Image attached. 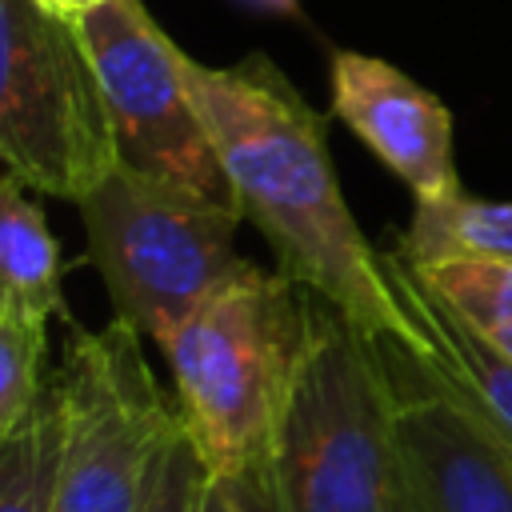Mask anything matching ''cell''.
<instances>
[{
	"label": "cell",
	"mask_w": 512,
	"mask_h": 512,
	"mask_svg": "<svg viewBox=\"0 0 512 512\" xmlns=\"http://www.w3.org/2000/svg\"><path fill=\"white\" fill-rule=\"evenodd\" d=\"M28 192L20 176H0V308L48 320L64 312L60 244Z\"/></svg>",
	"instance_id": "11"
},
{
	"label": "cell",
	"mask_w": 512,
	"mask_h": 512,
	"mask_svg": "<svg viewBox=\"0 0 512 512\" xmlns=\"http://www.w3.org/2000/svg\"><path fill=\"white\" fill-rule=\"evenodd\" d=\"M116 160L72 16L44 0H0V168L32 192L80 204Z\"/></svg>",
	"instance_id": "6"
},
{
	"label": "cell",
	"mask_w": 512,
	"mask_h": 512,
	"mask_svg": "<svg viewBox=\"0 0 512 512\" xmlns=\"http://www.w3.org/2000/svg\"><path fill=\"white\" fill-rule=\"evenodd\" d=\"M204 476H208V468H204L200 452L192 448V440L184 432V420H180V432H176V440L164 456V472L156 480L148 512H200Z\"/></svg>",
	"instance_id": "16"
},
{
	"label": "cell",
	"mask_w": 512,
	"mask_h": 512,
	"mask_svg": "<svg viewBox=\"0 0 512 512\" xmlns=\"http://www.w3.org/2000/svg\"><path fill=\"white\" fill-rule=\"evenodd\" d=\"M388 264L408 312L424 332L420 360L428 364V372L512 448V360L484 336H476L460 316H452L396 252H388Z\"/></svg>",
	"instance_id": "10"
},
{
	"label": "cell",
	"mask_w": 512,
	"mask_h": 512,
	"mask_svg": "<svg viewBox=\"0 0 512 512\" xmlns=\"http://www.w3.org/2000/svg\"><path fill=\"white\" fill-rule=\"evenodd\" d=\"M408 268L452 316H460L476 336H484L512 360V264L440 260Z\"/></svg>",
	"instance_id": "14"
},
{
	"label": "cell",
	"mask_w": 512,
	"mask_h": 512,
	"mask_svg": "<svg viewBox=\"0 0 512 512\" xmlns=\"http://www.w3.org/2000/svg\"><path fill=\"white\" fill-rule=\"evenodd\" d=\"M76 208L88 264L100 272L116 316L156 344L252 268V260L236 252L240 204L124 160H116Z\"/></svg>",
	"instance_id": "4"
},
{
	"label": "cell",
	"mask_w": 512,
	"mask_h": 512,
	"mask_svg": "<svg viewBox=\"0 0 512 512\" xmlns=\"http://www.w3.org/2000/svg\"><path fill=\"white\" fill-rule=\"evenodd\" d=\"M304 328L308 292L252 264L160 344L184 432L212 476L272 460Z\"/></svg>",
	"instance_id": "3"
},
{
	"label": "cell",
	"mask_w": 512,
	"mask_h": 512,
	"mask_svg": "<svg viewBox=\"0 0 512 512\" xmlns=\"http://www.w3.org/2000/svg\"><path fill=\"white\" fill-rule=\"evenodd\" d=\"M60 400V464L52 512H148L180 408L160 392L140 332L120 316L76 328L52 380Z\"/></svg>",
	"instance_id": "5"
},
{
	"label": "cell",
	"mask_w": 512,
	"mask_h": 512,
	"mask_svg": "<svg viewBox=\"0 0 512 512\" xmlns=\"http://www.w3.org/2000/svg\"><path fill=\"white\" fill-rule=\"evenodd\" d=\"M376 344L396 388L404 512H512V448L412 348Z\"/></svg>",
	"instance_id": "8"
},
{
	"label": "cell",
	"mask_w": 512,
	"mask_h": 512,
	"mask_svg": "<svg viewBox=\"0 0 512 512\" xmlns=\"http://www.w3.org/2000/svg\"><path fill=\"white\" fill-rule=\"evenodd\" d=\"M268 472L280 512H404L396 388L380 344L312 292Z\"/></svg>",
	"instance_id": "2"
},
{
	"label": "cell",
	"mask_w": 512,
	"mask_h": 512,
	"mask_svg": "<svg viewBox=\"0 0 512 512\" xmlns=\"http://www.w3.org/2000/svg\"><path fill=\"white\" fill-rule=\"evenodd\" d=\"M332 112L408 184L416 204L464 192L448 108L396 64L352 48L332 52Z\"/></svg>",
	"instance_id": "9"
},
{
	"label": "cell",
	"mask_w": 512,
	"mask_h": 512,
	"mask_svg": "<svg viewBox=\"0 0 512 512\" xmlns=\"http://www.w3.org/2000/svg\"><path fill=\"white\" fill-rule=\"evenodd\" d=\"M44 324L16 308H0V432L20 424L44 396Z\"/></svg>",
	"instance_id": "15"
},
{
	"label": "cell",
	"mask_w": 512,
	"mask_h": 512,
	"mask_svg": "<svg viewBox=\"0 0 512 512\" xmlns=\"http://www.w3.org/2000/svg\"><path fill=\"white\" fill-rule=\"evenodd\" d=\"M188 88L244 220L276 256V272L372 340H396L420 356L424 332L396 288L388 252L368 244L344 204L324 116L260 52L228 68L188 60Z\"/></svg>",
	"instance_id": "1"
},
{
	"label": "cell",
	"mask_w": 512,
	"mask_h": 512,
	"mask_svg": "<svg viewBox=\"0 0 512 512\" xmlns=\"http://www.w3.org/2000/svg\"><path fill=\"white\" fill-rule=\"evenodd\" d=\"M408 264L488 260L512 264V200H476L468 192L416 204L412 224L392 248Z\"/></svg>",
	"instance_id": "12"
},
{
	"label": "cell",
	"mask_w": 512,
	"mask_h": 512,
	"mask_svg": "<svg viewBox=\"0 0 512 512\" xmlns=\"http://www.w3.org/2000/svg\"><path fill=\"white\" fill-rule=\"evenodd\" d=\"M48 8H56L60 16H80V12H88V8H96V4H104V0H44Z\"/></svg>",
	"instance_id": "18"
},
{
	"label": "cell",
	"mask_w": 512,
	"mask_h": 512,
	"mask_svg": "<svg viewBox=\"0 0 512 512\" xmlns=\"http://www.w3.org/2000/svg\"><path fill=\"white\" fill-rule=\"evenodd\" d=\"M200 512H280L268 464L244 472H220V476L208 472L200 492Z\"/></svg>",
	"instance_id": "17"
},
{
	"label": "cell",
	"mask_w": 512,
	"mask_h": 512,
	"mask_svg": "<svg viewBox=\"0 0 512 512\" xmlns=\"http://www.w3.org/2000/svg\"><path fill=\"white\" fill-rule=\"evenodd\" d=\"M72 24L96 72L120 160L236 204L188 88V56L144 0H104Z\"/></svg>",
	"instance_id": "7"
},
{
	"label": "cell",
	"mask_w": 512,
	"mask_h": 512,
	"mask_svg": "<svg viewBox=\"0 0 512 512\" xmlns=\"http://www.w3.org/2000/svg\"><path fill=\"white\" fill-rule=\"evenodd\" d=\"M60 464V400L48 384L36 408L0 432V512H52Z\"/></svg>",
	"instance_id": "13"
}]
</instances>
